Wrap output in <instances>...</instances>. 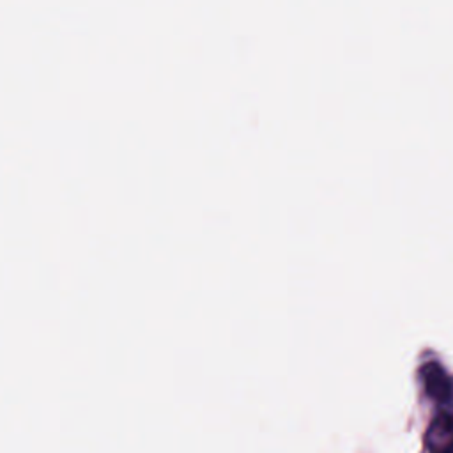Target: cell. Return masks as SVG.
Returning <instances> with one entry per match:
<instances>
[{"mask_svg": "<svg viewBox=\"0 0 453 453\" xmlns=\"http://www.w3.org/2000/svg\"><path fill=\"white\" fill-rule=\"evenodd\" d=\"M421 379L426 393L439 403L453 400V379L437 363H428L421 370Z\"/></svg>", "mask_w": 453, "mask_h": 453, "instance_id": "cell-1", "label": "cell"}, {"mask_svg": "<svg viewBox=\"0 0 453 453\" xmlns=\"http://www.w3.org/2000/svg\"><path fill=\"white\" fill-rule=\"evenodd\" d=\"M435 428H441V432H434V434L437 435L441 434L444 435V439L434 444V453H453V419L449 416H442L435 425Z\"/></svg>", "mask_w": 453, "mask_h": 453, "instance_id": "cell-2", "label": "cell"}]
</instances>
